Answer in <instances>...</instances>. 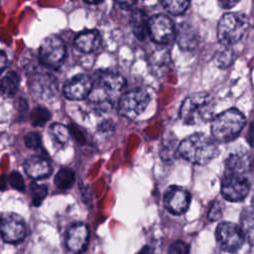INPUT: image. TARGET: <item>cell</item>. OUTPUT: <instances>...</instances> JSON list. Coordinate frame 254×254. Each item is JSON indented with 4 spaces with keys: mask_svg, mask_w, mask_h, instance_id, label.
Returning <instances> with one entry per match:
<instances>
[{
    "mask_svg": "<svg viewBox=\"0 0 254 254\" xmlns=\"http://www.w3.org/2000/svg\"><path fill=\"white\" fill-rule=\"evenodd\" d=\"M150 99V94L145 89L135 88L129 90L119 100V113L125 118L135 119L145 111Z\"/></svg>",
    "mask_w": 254,
    "mask_h": 254,
    "instance_id": "52a82bcc",
    "label": "cell"
},
{
    "mask_svg": "<svg viewBox=\"0 0 254 254\" xmlns=\"http://www.w3.org/2000/svg\"><path fill=\"white\" fill-rule=\"evenodd\" d=\"M74 180H75L74 172L70 168L64 167L60 169V171L57 173V175L55 176L54 182L57 188L64 190L69 189L73 185Z\"/></svg>",
    "mask_w": 254,
    "mask_h": 254,
    "instance_id": "cb8c5ba5",
    "label": "cell"
},
{
    "mask_svg": "<svg viewBox=\"0 0 254 254\" xmlns=\"http://www.w3.org/2000/svg\"><path fill=\"white\" fill-rule=\"evenodd\" d=\"M89 228L85 223L76 222L69 226L65 234V246L73 254L83 252L88 244Z\"/></svg>",
    "mask_w": 254,
    "mask_h": 254,
    "instance_id": "5bb4252c",
    "label": "cell"
},
{
    "mask_svg": "<svg viewBox=\"0 0 254 254\" xmlns=\"http://www.w3.org/2000/svg\"><path fill=\"white\" fill-rule=\"evenodd\" d=\"M174 141H176V139L170 141L169 138H167V142H163L162 144V148H161V152L160 155L163 158V160H169L171 158H173L174 156L176 157V152L179 153V151H176V145L174 143Z\"/></svg>",
    "mask_w": 254,
    "mask_h": 254,
    "instance_id": "f1b7e54d",
    "label": "cell"
},
{
    "mask_svg": "<svg viewBox=\"0 0 254 254\" xmlns=\"http://www.w3.org/2000/svg\"><path fill=\"white\" fill-rule=\"evenodd\" d=\"M245 124L244 114L236 108H229L212 119L211 135L217 142L227 143L238 137Z\"/></svg>",
    "mask_w": 254,
    "mask_h": 254,
    "instance_id": "277c9868",
    "label": "cell"
},
{
    "mask_svg": "<svg viewBox=\"0 0 254 254\" xmlns=\"http://www.w3.org/2000/svg\"><path fill=\"white\" fill-rule=\"evenodd\" d=\"M32 202L35 206H40L48 194V187L44 184H38L36 182L30 185Z\"/></svg>",
    "mask_w": 254,
    "mask_h": 254,
    "instance_id": "484cf974",
    "label": "cell"
},
{
    "mask_svg": "<svg viewBox=\"0 0 254 254\" xmlns=\"http://www.w3.org/2000/svg\"><path fill=\"white\" fill-rule=\"evenodd\" d=\"M51 116L52 115L47 108L43 106H37L31 112V122L34 126L41 127L51 119Z\"/></svg>",
    "mask_w": 254,
    "mask_h": 254,
    "instance_id": "83f0119b",
    "label": "cell"
},
{
    "mask_svg": "<svg viewBox=\"0 0 254 254\" xmlns=\"http://www.w3.org/2000/svg\"><path fill=\"white\" fill-rule=\"evenodd\" d=\"M190 203V192L179 186H170L164 193V205L172 214L185 213Z\"/></svg>",
    "mask_w": 254,
    "mask_h": 254,
    "instance_id": "7c38bea8",
    "label": "cell"
},
{
    "mask_svg": "<svg viewBox=\"0 0 254 254\" xmlns=\"http://www.w3.org/2000/svg\"><path fill=\"white\" fill-rule=\"evenodd\" d=\"M168 254H190V247L186 242L178 240L171 244Z\"/></svg>",
    "mask_w": 254,
    "mask_h": 254,
    "instance_id": "1f68e13d",
    "label": "cell"
},
{
    "mask_svg": "<svg viewBox=\"0 0 254 254\" xmlns=\"http://www.w3.org/2000/svg\"><path fill=\"white\" fill-rule=\"evenodd\" d=\"M148 33L155 43L162 45L172 43L177 36L174 22L164 14H157L149 19Z\"/></svg>",
    "mask_w": 254,
    "mask_h": 254,
    "instance_id": "30bf717a",
    "label": "cell"
},
{
    "mask_svg": "<svg viewBox=\"0 0 254 254\" xmlns=\"http://www.w3.org/2000/svg\"><path fill=\"white\" fill-rule=\"evenodd\" d=\"M24 142L25 145L33 150H38L42 147V140H41V135L36 132H29L25 137H24Z\"/></svg>",
    "mask_w": 254,
    "mask_h": 254,
    "instance_id": "f546056e",
    "label": "cell"
},
{
    "mask_svg": "<svg viewBox=\"0 0 254 254\" xmlns=\"http://www.w3.org/2000/svg\"><path fill=\"white\" fill-rule=\"evenodd\" d=\"M220 190L226 200L232 202L241 201L249 193V180L246 176L224 172L221 179Z\"/></svg>",
    "mask_w": 254,
    "mask_h": 254,
    "instance_id": "ba28073f",
    "label": "cell"
},
{
    "mask_svg": "<svg viewBox=\"0 0 254 254\" xmlns=\"http://www.w3.org/2000/svg\"><path fill=\"white\" fill-rule=\"evenodd\" d=\"M101 43V37L96 30H88L81 32L74 39L76 49L84 54L96 51Z\"/></svg>",
    "mask_w": 254,
    "mask_h": 254,
    "instance_id": "ac0fdd59",
    "label": "cell"
},
{
    "mask_svg": "<svg viewBox=\"0 0 254 254\" xmlns=\"http://www.w3.org/2000/svg\"><path fill=\"white\" fill-rule=\"evenodd\" d=\"M50 135L55 145L59 147H64L67 144L69 140L70 132L66 126L61 123H54L50 127Z\"/></svg>",
    "mask_w": 254,
    "mask_h": 254,
    "instance_id": "603a6c76",
    "label": "cell"
},
{
    "mask_svg": "<svg viewBox=\"0 0 254 254\" xmlns=\"http://www.w3.org/2000/svg\"><path fill=\"white\" fill-rule=\"evenodd\" d=\"M130 26L134 35L140 41H144L147 35H149V19L147 17V14L143 10L138 9L132 12L130 16Z\"/></svg>",
    "mask_w": 254,
    "mask_h": 254,
    "instance_id": "ffe728a7",
    "label": "cell"
},
{
    "mask_svg": "<svg viewBox=\"0 0 254 254\" xmlns=\"http://www.w3.org/2000/svg\"><path fill=\"white\" fill-rule=\"evenodd\" d=\"M250 156L245 152H237L229 155L225 160V172L246 176L250 171Z\"/></svg>",
    "mask_w": 254,
    "mask_h": 254,
    "instance_id": "e0dca14e",
    "label": "cell"
},
{
    "mask_svg": "<svg viewBox=\"0 0 254 254\" xmlns=\"http://www.w3.org/2000/svg\"><path fill=\"white\" fill-rule=\"evenodd\" d=\"M137 254H154V250L150 246H144Z\"/></svg>",
    "mask_w": 254,
    "mask_h": 254,
    "instance_id": "8d00e7d4",
    "label": "cell"
},
{
    "mask_svg": "<svg viewBox=\"0 0 254 254\" xmlns=\"http://www.w3.org/2000/svg\"><path fill=\"white\" fill-rule=\"evenodd\" d=\"M33 92L42 99H49L57 93V81L50 74H38L32 84Z\"/></svg>",
    "mask_w": 254,
    "mask_h": 254,
    "instance_id": "2e32d148",
    "label": "cell"
},
{
    "mask_svg": "<svg viewBox=\"0 0 254 254\" xmlns=\"http://www.w3.org/2000/svg\"><path fill=\"white\" fill-rule=\"evenodd\" d=\"M125 86V78L120 73L109 70L97 71L87 100L96 110L109 111L119 103Z\"/></svg>",
    "mask_w": 254,
    "mask_h": 254,
    "instance_id": "6da1fadb",
    "label": "cell"
},
{
    "mask_svg": "<svg viewBox=\"0 0 254 254\" xmlns=\"http://www.w3.org/2000/svg\"><path fill=\"white\" fill-rule=\"evenodd\" d=\"M240 228L247 242L254 246V204L247 205L240 215Z\"/></svg>",
    "mask_w": 254,
    "mask_h": 254,
    "instance_id": "44dd1931",
    "label": "cell"
},
{
    "mask_svg": "<svg viewBox=\"0 0 254 254\" xmlns=\"http://www.w3.org/2000/svg\"><path fill=\"white\" fill-rule=\"evenodd\" d=\"M176 37L179 47L184 51L193 50L197 46V33L194 28L188 23L181 24Z\"/></svg>",
    "mask_w": 254,
    "mask_h": 254,
    "instance_id": "d6986e66",
    "label": "cell"
},
{
    "mask_svg": "<svg viewBox=\"0 0 254 254\" xmlns=\"http://www.w3.org/2000/svg\"><path fill=\"white\" fill-rule=\"evenodd\" d=\"M234 60V53L229 47L223 46L217 50L213 55V62L216 66L220 68L228 67Z\"/></svg>",
    "mask_w": 254,
    "mask_h": 254,
    "instance_id": "d4e9b609",
    "label": "cell"
},
{
    "mask_svg": "<svg viewBox=\"0 0 254 254\" xmlns=\"http://www.w3.org/2000/svg\"><path fill=\"white\" fill-rule=\"evenodd\" d=\"M6 62H7V58H6V55L5 53L2 51L1 52V56H0V64H1V67H0V70L3 71L5 66H6Z\"/></svg>",
    "mask_w": 254,
    "mask_h": 254,
    "instance_id": "d590c367",
    "label": "cell"
},
{
    "mask_svg": "<svg viewBox=\"0 0 254 254\" xmlns=\"http://www.w3.org/2000/svg\"><path fill=\"white\" fill-rule=\"evenodd\" d=\"M215 103L210 94L197 92L186 97L180 108V117L187 125H201L212 120Z\"/></svg>",
    "mask_w": 254,
    "mask_h": 254,
    "instance_id": "3957f363",
    "label": "cell"
},
{
    "mask_svg": "<svg viewBox=\"0 0 254 254\" xmlns=\"http://www.w3.org/2000/svg\"><path fill=\"white\" fill-rule=\"evenodd\" d=\"M65 58V46L57 35L48 36L41 44L39 59L41 64L51 69L59 68Z\"/></svg>",
    "mask_w": 254,
    "mask_h": 254,
    "instance_id": "8992f818",
    "label": "cell"
},
{
    "mask_svg": "<svg viewBox=\"0 0 254 254\" xmlns=\"http://www.w3.org/2000/svg\"><path fill=\"white\" fill-rule=\"evenodd\" d=\"M1 236L7 243H20L26 236V224L24 219L13 212L4 213L1 216Z\"/></svg>",
    "mask_w": 254,
    "mask_h": 254,
    "instance_id": "8fae6325",
    "label": "cell"
},
{
    "mask_svg": "<svg viewBox=\"0 0 254 254\" xmlns=\"http://www.w3.org/2000/svg\"><path fill=\"white\" fill-rule=\"evenodd\" d=\"M25 173L32 179L41 180L48 178L52 173V167L47 158L42 155H32L24 162Z\"/></svg>",
    "mask_w": 254,
    "mask_h": 254,
    "instance_id": "9a60e30c",
    "label": "cell"
},
{
    "mask_svg": "<svg viewBox=\"0 0 254 254\" xmlns=\"http://www.w3.org/2000/svg\"><path fill=\"white\" fill-rule=\"evenodd\" d=\"M9 184L13 189H15L19 191H24L25 190L24 179H23L22 175L19 172L14 171L9 175Z\"/></svg>",
    "mask_w": 254,
    "mask_h": 254,
    "instance_id": "4dcf8cb0",
    "label": "cell"
},
{
    "mask_svg": "<svg viewBox=\"0 0 254 254\" xmlns=\"http://www.w3.org/2000/svg\"><path fill=\"white\" fill-rule=\"evenodd\" d=\"M179 154L192 164L205 165L217 156L218 148L209 136L194 133L179 144Z\"/></svg>",
    "mask_w": 254,
    "mask_h": 254,
    "instance_id": "7a4b0ae2",
    "label": "cell"
},
{
    "mask_svg": "<svg viewBox=\"0 0 254 254\" xmlns=\"http://www.w3.org/2000/svg\"><path fill=\"white\" fill-rule=\"evenodd\" d=\"M249 21L245 14L229 12L224 14L217 25V38L222 46L229 47L239 42L248 29Z\"/></svg>",
    "mask_w": 254,
    "mask_h": 254,
    "instance_id": "5b68a950",
    "label": "cell"
},
{
    "mask_svg": "<svg viewBox=\"0 0 254 254\" xmlns=\"http://www.w3.org/2000/svg\"><path fill=\"white\" fill-rule=\"evenodd\" d=\"M86 4H93V5H95V4H99V3H101V1H94V2H89V1H84Z\"/></svg>",
    "mask_w": 254,
    "mask_h": 254,
    "instance_id": "74e56055",
    "label": "cell"
},
{
    "mask_svg": "<svg viewBox=\"0 0 254 254\" xmlns=\"http://www.w3.org/2000/svg\"><path fill=\"white\" fill-rule=\"evenodd\" d=\"M20 76L16 71H8L1 79V92L6 97H13L19 90Z\"/></svg>",
    "mask_w": 254,
    "mask_h": 254,
    "instance_id": "7402d4cb",
    "label": "cell"
},
{
    "mask_svg": "<svg viewBox=\"0 0 254 254\" xmlns=\"http://www.w3.org/2000/svg\"><path fill=\"white\" fill-rule=\"evenodd\" d=\"M237 3H238V1H229V0H223V1L218 2L220 7L223 9H230L233 6H235Z\"/></svg>",
    "mask_w": 254,
    "mask_h": 254,
    "instance_id": "836d02e7",
    "label": "cell"
},
{
    "mask_svg": "<svg viewBox=\"0 0 254 254\" xmlns=\"http://www.w3.org/2000/svg\"><path fill=\"white\" fill-rule=\"evenodd\" d=\"M221 216V204L218 201L212 203L209 211H208V218L210 220H216Z\"/></svg>",
    "mask_w": 254,
    "mask_h": 254,
    "instance_id": "d6a6232c",
    "label": "cell"
},
{
    "mask_svg": "<svg viewBox=\"0 0 254 254\" xmlns=\"http://www.w3.org/2000/svg\"><path fill=\"white\" fill-rule=\"evenodd\" d=\"M93 86V78L86 73H78L70 77L64 85V94L70 100L87 98Z\"/></svg>",
    "mask_w": 254,
    "mask_h": 254,
    "instance_id": "4fadbf2b",
    "label": "cell"
},
{
    "mask_svg": "<svg viewBox=\"0 0 254 254\" xmlns=\"http://www.w3.org/2000/svg\"><path fill=\"white\" fill-rule=\"evenodd\" d=\"M215 238L219 247L223 251L230 253L239 250L245 240L240 226L228 221L218 224L215 230Z\"/></svg>",
    "mask_w": 254,
    "mask_h": 254,
    "instance_id": "9c48e42d",
    "label": "cell"
},
{
    "mask_svg": "<svg viewBox=\"0 0 254 254\" xmlns=\"http://www.w3.org/2000/svg\"><path fill=\"white\" fill-rule=\"evenodd\" d=\"M117 4L120 6V8L122 9H130L132 8V6H134L136 4V2L133 1H127V2H117Z\"/></svg>",
    "mask_w": 254,
    "mask_h": 254,
    "instance_id": "e575fe53",
    "label": "cell"
},
{
    "mask_svg": "<svg viewBox=\"0 0 254 254\" xmlns=\"http://www.w3.org/2000/svg\"><path fill=\"white\" fill-rule=\"evenodd\" d=\"M164 9L172 15H181L186 12L188 9L190 2L182 1V0H165L161 1Z\"/></svg>",
    "mask_w": 254,
    "mask_h": 254,
    "instance_id": "4316f807",
    "label": "cell"
}]
</instances>
